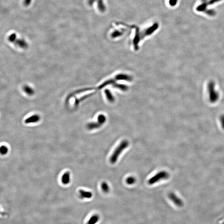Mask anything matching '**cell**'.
<instances>
[{
  "label": "cell",
  "mask_w": 224,
  "mask_h": 224,
  "mask_svg": "<svg viewBox=\"0 0 224 224\" xmlns=\"http://www.w3.org/2000/svg\"><path fill=\"white\" fill-rule=\"evenodd\" d=\"M129 142L127 140H123L116 148L110 159V161L112 164H115L120 155L125 149L129 145Z\"/></svg>",
  "instance_id": "6da1fadb"
},
{
  "label": "cell",
  "mask_w": 224,
  "mask_h": 224,
  "mask_svg": "<svg viewBox=\"0 0 224 224\" xmlns=\"http://www.w3.org/2000/svg\"><path fill=\"white\" fill-rule=\"evenodd\" d=\"M215 83L213 81H210L207 85L209 101L212 103L216 102L219 98V93L215 90Z\"/></svg>",
  "instance_id": "7a4b0ae2"
},
{
  "label": "cell",
  "mask_w": 224,
  "mask_h": 224,
  "mask_svg": "<svg viewBox=\"0 0 224 224\" xmlns=\"http://www.w3.org/2000/svg\"><path fill=\"white\" fill-rule=\"evenodd\" d=\"M170 177V175L169 173L166 171H161L151 178L148 181V183L149 185H153L162 180L167 179Z\"/></svg>",
  "instance_id": "3957f363"
},
{
  "label": "cell",
  "mask_w": 224,
  "mask_h": 224,
  "mask_svg": "<svg viewBox=\"0 0 224 224\" xmlns=\"http://www.w3.org/2000/svg\"><path fill=\"white\" fill-rule=\"evenodd\" d=\"M168 196H169L170 199L177 206L181 207L183 206V203L182 200L180 198L174 193H173V192H170L168 195Z\"/></svg>",
  "instance_id": "277c9868"
},
{
  "label": "cell",
  "mask_w": 224,
  "mask_h": 224,
  "mask_svg": "<svg viewBox=\"0 0 224 224\" xmlns=\"http://www.w3.org/2000/svg\"><path fill=\"white\" fill-rule=\"evenodd\" d=\"M40 120V117L39 115H32L30 117L27 118L25 120V122L26 124L33 123L39 122Z\"/></svg>",
  "instance_id": "5b68a950"
},
{
  "label": "cell",
  "mask_w": 224,
  "mask_h": 224,
  "mask_svg": "<svg viewBox=\"0 0 224 224\" xmlns=\"http://www.w3.org/2000/svg\"><path fill=\"white\" fill-rule=\"evenodd\" d=\"M79 196L82 199H90L93 196V194L91 192L84 191L82 189L79 191Z\"/></svg>",
  "instance_id": "8992f818"
},
{
  "label": "cell",
  "mask_w": 224,
  "mask_h": 224,
  "mask_svg": "<svg viewBox=\"0 0 224 224\" xmlns=\"http://www.w3.org/2000/svg\"><path fill=\"white\" fill-rule=\"evenodd\" d=\"M61 181L64 185L69 184L70 181V174L69 172L64 173L61 178Z\"/></svg>",
  "instance_id": "52a82bcc"
},
{
  "label": "cell",
  "mask_w": 224,
  "mask_h": 224,
  "mask_svg": "<svg viewBox=\"0 0 224 224\" xmlns=\"http://www.w3.org/2000/svg\"><path fill=\"white\" fill-rule=\"evenodd\" d=\"M100 123L97 121L96 123H90L87 125V128L89 130H92L96 129L99 128L102 126Z\"/></svg>",
  "instance_id": "ba28073f"
},
{
  "label": "cell",
  "mask_w": 224,
  "mask_h": 224,
  "mask_svg": "<svg viewBox=\"0 0 224 224\" xmlns=\"http://www.w3.org/2000/svg\"><path fill=\"white\" fill-rule=\"evenodd\" d=\"M100 218L99 215L97 214H94V215L91 216V218H89V220L87 222V224H96L97 222L99 220Z\"/></svg>",
  "instance_id": "9c48e42d"
},
{
  "label": "cell",
  "mask_w": 224,
  "mask_h": 224,
  "mask_svg": "<svg viewBox=\"0 0 224 224\" xmlns=\"http://www.w3.org/2000/svg\"><path fill=\"white\" fill-rule=\"evenodd\" d=\"M16 44L20 48L23 49H26L28 47L27 43L23 39H18L16 41Z\"/></svg>",
  "instance_id": "30bf717a"
},
{
  "label": "cell",
  "mask_w": 224,
  "mask_h": 224,
  "mask_svg": "<svg viewBox=\"0 0 224 224\" xmlns=\"http://www.w3.org/2000/svg\"><path fill=\"white\" fill-rule=\"evenodd\" d=\"M23 90L26 94L28 95L31 96L34 94V91L31 87L28 85H25L23 87Z\"/></svg>",
  "instance_id": "8fae6325"
},
{
  "label": "cell",
  "mask_w": 224,
  "mask_h": 224,
  "mask_svg": "<svg viewBox=\"0 0 224 224\" xmlns=\"http://www.w3.org/2000/svg\"><path fill=\"white\" fill-rule=\"evenodd\" d=\"M101 187L102 190L104 193L105 194H108L109 193L110 191V187L109 185L106 182H103L101 184Z\"/></svg>",
  "instance_id": "7c38bea8"
},
{
  "label": "cell",
  "mask_w": 224,
  "mask_h": 224,
  "mask_svg": "<svg viewBox=\"0 0 224 224\" xmlns=\"http://www.w3.org/2000/svg\"><path fill=\"white\" fill-rule=\"evenodd\" d=\"M98 7L100 11L104 12L105 10V6L103 0H98Z\"/></svg>",
  "instance_id": "4fadbf2b"
},
{
  "label": "cell",
  "mask_w": 224,
  "mask_h": 224,
  "mask_svg": "<svg viewBox=\"0 0 224 224\" xmlns=\"http://www.w3.org/2000/svg\"><path fill=\"white\" fill-rule=\"evenodd\" d=\"M136 179L135 177L132 176L128 177L126 179V182L128 185H132L136 182Z\"/></svg>",
  "instance_id": "5bb4252c"
},
{
  "label": "cell",
  "mask_w": 224,
  "mask_h": 224,
  "mask_svg": "<svg viewBox=\"0 0 224 224\" xmlns=\"http://www.w3.org/2000/svg\"><path fill=\"white\" fill-rule=\"evenodd\" d=\"M106 121V118L105 116L103 115H100L98 117V122L103 125L105 123Z\"/></svg>",
  "instance_id": "9a60e30c"
},
{
  "label": "cell",
  "mask_w": 224,
  "mask_h": 224,
  "mask_svg": "<svg viewBox=\"0 0 224 224\" xmlns=\"http://www.w3.org/2000/svg\"><path fill=\"white\" fill-rule=\"evenodd\" d=\"M8 151V148L6 146H2L0 147V153L3 155H5L7 153Z\"/></svg>",
  "instance_id": "2e32d148"
},
{
  "label": "cell",
  "mask_w": 224,
  "mask_h": 224,
  "mask_svg": "<svg viewBox=\"0 0 224 224\" xmlns=\"http://www.w3.org/2000/svg\"><path fill=\"white\" fill-rule=\"evenodd\" d=\"M221 0H210L207 3H206V4L207 6L208 5H210L216 3L220 1Z\"/></svg>",
  "instance_id": "e0dca14e"
},
{
  "label": "cell",
  "mask_w": 224,
  "mask_h": 224,
  "mask_svg": "<svg viewBox=\"0 0 224 224\" xmlns=\"http://www.w3.org/2000/svg\"><path fill=\"white\" fill-rule=\"evenodd\" d=\"M220 122H221V126L224 130V115H221L220 118Z\"/></svg>",
  "instance_id": "ac0fdd59"
},
{
  "label": "cell",
  "mask_w": 224,
  "mask_h": 224,
  "mask_svg": "<svg viewBox=\"0 0 224 224\" xmlns=\"http://www.w3.org/2000/svg\"><path fill=\"white\" fill-rule=\"evenodd\" d=\"M178 0H170V4L172 6H174L176 4Z\"/></svg>",
  "instance_id": "d6986e66"
},
{
  "label": "cell",
  "mask_w": 224,
  "mask_h": 224,
  "mask_svg": "<svg viewBox=\"0 0 224 224\" xmlns=\"http://www.w3.org/2000/svg\"><path fill=\"white\" fill-rule=\"evenodd\" d=\"M16 35L15 34H12V35H11V36H10V37H9L10 41L12 42L15 41V39H16Z\"/></svg>",
  "instance_id": "ffe728a7"
},
{
  "label": "cell",
  "mask_w": 224,
  "mask_h": 224,
  "mask_svg": "<svg viewBox=\"0 0 224 224\" xmlns=\"http://www.w3.org/2000/svg\"><path fill=\"white\" fill-rule=\"evenodd\" d=\"M96 0H88V3L90 6L93 5V4Z\"/></svg>",
  "instance_id": "44dd1931"
},
{
  "label": "cell",
  "mask_w": 224,
  "mask_h": 224,
  "mask_svg": "<svg viewBox=\"0 0 224 224\" xmlns=\"http://www.w3.org/2000/svg\"><path fill=\"white\" fill-rule=\"evenodd\" d=\"M32 0H25L24 4L25 5L28 6L30 4Z\"/></svg>",
  "instance_id": "7402d4cb"
},
{
  "label": "cell",
  "mask_w": 224,
  "mask_h": 224,
  "mask_svg": "<svg viewBox=\"0 0 224 224\" xmlns=\"http://www.w3.org/2000/svg\"><path fill=\"white\" fill-rule=\"evenodd\" d=\"M219 223L220 224H224V217L221 220Z\"/></svg>",
  "instance_id": "603a6c76"
}]
</instances>
